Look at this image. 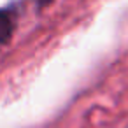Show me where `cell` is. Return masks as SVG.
I'll return each instance as SVG.
<instances>
[{"instance_id":"cell-1","label":"cell","mask_w":128,"mask_h":128,"mask_svg":"<svg viewBox=\"0 0 128 128\" xmlns=\"http://www.w3.org/2000/svg\"><path fill=\"white\" fill-rule=\"evenodd\" d=\"M12 35V21L6 11H0V46L6 44Z\"/></svg>"},{"instance_id":"cell-2","label":"cell","mask_w":128,"mask_h":128,"mask_svg":"<svg viewBox=\"0 0 128 128\" xmlns=\"http://www.w3.org/2000/svg\"><path fill=\"white\" fill-rule=\"evenodd\" d=\"M37 2H39V6H48V4L53 2V0H37Z\"/></svg>"}]
</instances>
